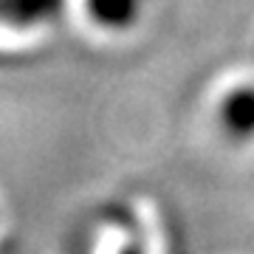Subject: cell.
Returning <instances> with one entry per match:
<instances>
[{"instance_id": "6da1fadb", "label": "cell", "mask_w": 254, "mask_h": 254, "mask_svg": "<svg viewBox=\"0 0 254 254\" xmlns=\"http://www.w3.org/2000/svg\"><path fill=\"white\" fill-rule=\"evenodd\" d=\"M220 127L229 138L249 141L254 138V85H243L229 91L220 102Z\"/></svg>"}, {"instance_id": "7a4b0ae2", "label": "cell", "mask_w": 254, "mask_h": 254, "mask_svg": "<svg viewBox=\"0 0 254 254\" xmlns=\"http://www.w3.org/2000/svg\"><path fill=\"white\" fill-rule=\"evenodd\" d=\"M65 0H0V23L11 28H34L63 11Z\"/></svg>"}, {"instance_id": "3957f363", "label": "cell", "mask_w": 254, "mask_h": 254, "mask_svg": "<svg viewBox=\"0 0 254 254\" xmlns=\"http://www.w3.org/2000/svg\"><path fill=\"white\" fill-rule=\"evenodd\" d=\"M93 23L105 28H130L138 20L141 0H85Z\"/></svg>"}, {"instance_id": "277c9868", "label": "cell", "mask_w": 254, "mask_h": 254, "mask_svg": "<svg viewBox=\"0 0 254 254\" xmlns=\"http://www.w3.org/2000/svg\"><path fill=\"white\" fill-rule=\"evenodd\" d=\"M122 254H141V249H138V246H127Z\"/></svg>"}]
</instances>
